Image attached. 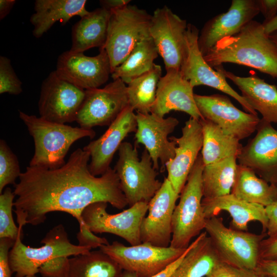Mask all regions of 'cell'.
Segmentation results:
<instances>
[{"label": "cell", "mask_w": 277, "mask_h": 277, "mask_svg": "<svg viewBox=\"0 0 277 277\" xmlns=\"http://www.w3.org/2000/svg\"><path fill=\"white\" fill-rule=\"evenodd\" d=\"M85 90L61 78L55 71L43 81L38 103L40 117L65 124L76 121Z\"/></svg>", "instance_id": "13"}, {"label": "cell", "mask_w": 277, "mask_h": 277, "mask_svg": "<svg viewBox=\"0 0 277 277\" xmlns=\"http://www.w3.org/2000/svg\"><path fill=\"white\" fill-rule=\"evenodd\" d=\"M194 97L202 118L216 124L239 140L248 137L256 130L261 120L258 115L240 110L227 96L194 94Z\"/></svg>", "instance_id": "16"}, {"label": "cell", "mask_w": 277, "mask_h": 277, "mask_svg": "<svg viewBox=\"0 0 277 277\" xmlns=\"http://www.w3.org/2000/svg\"><path fill=\"white\" fill-rule=\"evenodd\" d=\"M162 72L161 66L155 64L150 70L126 85L129 106L136 112L151 113Z\"/></svg>", "instance_id": "34"}, {"label": "cell", "mask_w": 277, "mask_h": 277, "mask_svg": "<svg viewBox=\"0 0 277 277\" xmlns=\"http://www.w3.org/2000/svg\"><path fill=\"white\" fill-rule=\"evenodd\" d=\"M186 249L158 247L146 243L127 246L117 241L100 247L124 270L132 272L137 277L154 275L178 259Z\"/></svg>", "instance_id": "9"}, {"label": "cell", "mask_w": 277, "mask_h": 277, "mask_svg": "<svg viewBox=\"0 0 277 277\" xmlns=\"http://www.w3.org/2000/svg\"><path fill=\"white\" fill-rule=\"evenodd\" d=\"M15 196L10 188H6L0 195V238L15 240L18 236L19 228L15 225L12 214Z\"/></svg>", "instance_id": "36"}, {"label": "cell", "mask_w": 277, "mask_h": 277, "mask_svg": "<svg viewBox=\"0 0 277 277\" xmlns=\"http://www.w3.org/2000/svg\"><path fill=\"white\" fill-rule=\"evenodd\" d=\"M137 128L136 114L128 106L97 139L90 142L83 149L90 155L89 169L94 176L102 175L110 168L113 156L123 140Z\"/></svg>", "instance_id": "20"}, {"label": "cell", "mask_w": 277, "mask_h": 277, "mask_svg": "<svg viewBox=\"0 0 277 277\" xmlns=\"http://www.w3.org/2000/svg\"><path fill=\"white\" fill-rule=\"evenodd\" d=\"M205 231L220 260L234 266L256 271L262 241L267 236L226 227L222 217L207 219Z\"/></svg>", "instance_id": "7"}, {"label": "cell", "mask_w": 277, "mask_h": 277, "mask_svg": "<svg viewBox=\"0 0 277 277\" xmlns=\"http://www.w3.org/2000/svg\"><path fill=\"white\" fill-rule=\"evenodd\" d=\"M108 203H93L83 211L81 217L95 233L115 234L134 246L142 243L141 227L148 209V203L138 202L117 214H111L106 209Z\"/></svg>", "instance_id": "10"}, {"label": "cell", "mask_w": 277, "mask_h": 277, "mask_svg": "<svg viewBox=\"0 0 277 277\" xmlns=\"http://www.w3.org/2000/svg\"><path fill=\"white\" fill-rule=\"evenodd\" d=\"M220 261L206 232H202L171 277H207Z\"/></svg>", "instance_id": "28"}, {"label": "cell", "mask_w": 277, "mask_h": 277, "mask_svg": "<svg viewBox=\"0 0 277 277\" xmlns=\"http://www.w3.org/2000/svg\"><path fill=\"white\" fill-rule=\"evenodd\" d=\"M256 271L234 266L225 262H219L207 277H258Z\"/></svg>", "instance_id": "39"}, {"label": "cell", "mask_w": 277, "mask_h": 277, "mask_svg": "<svg viewBox=\"0 0 277 277\" xmlns=\"http://www.w3.org/2000/svg\"><path fill=\"white\" fill-rule=\"evenodd\" d=\"M118 152L114 169L128 204L149 203L162 185L149 153L145 149L140 158L136 148L128 142L122 143Z\"/></svg>", "instance_id": "6"}, {"label": "cell", "mask_w": 277, "mask_h": 277, "mask_svg": "<svg viewBox=\"0 0 277 277\" xmlns=\"http://www.w3.org/2000/svg\"><path fill=\"white\" fill-rule=\"evenodd\" d=\"M70 268L68 256H60L44 263L38 269L43 277H67Z\"/></svg>", "instance_id": "38"}, {"label": "cell", "mask_w": 277, "mask_h": 277, "mask_svg": "<svg viewBox=\"0 0 277 277\" xmlns=\"http://www.w3.org/2000/svg\"><path fill=\"white\" fill-rule=\"evenodd\" d=\"M231 193L265 207L277 201V187L259 177L250 168L238 164Z\"/></svg>", "instance_id": "30"}, {"label": "cell", "mask_w": 277, "mask_h": 277, "mask_svg": "<svg viewBox=\"0 0 277 277\" xmlns=\"http://www.w3.org/2000/svg\"><path fill=\"white\" fill-rule=\"evenodd\" d=\"M258 277H270V276L258 274Z\"/></svg>", "instance_id": "51"}, {"label": "cell", "mask_w": 277, "mask_h": 277, "mask_svg": "<svg viewBox=\"0 0 277 277\" xmlns=\"http://www.w3.org/2000/svg\"><path fill=\"white\" fill-rule=\"evenodd\" d=\"M15 240L10 238H0V277H11L13 273L9 260L10 249Z\"/></svg>", "instance_id": "41"}, {"label": "cell", "mask_w": 277, "mask_h": 277, "mask_svg": "<svg viewBox=\"0 0 277 277\" xmlns=\"http://www.w3.org/2000/svg\"><path fill=\"white\" fill-rule=\"evenodd\" d=\"M182 132V136L179 137H169L176 143V147L174 158L165 164L167 178L179 194L186 184L203 143L202 127L199 120L190 117L185 122Z\"/></svg>", "instance_id": "22"}, {"label": "cell", "mask_w": 277, "mask_h": 277, "mask_svg": "<svg viewBox=\"0 0 277 277\" xmlns=\"http://www.w3.org/2000/svg\"><path fill=\"white\" fill-rule=\"evenodd\" d=\"M193 89L180 70H167L158 83L151 113L164 117L171 111H179L199 120L202 117L195 104Z\"/></svg>", "instance_id": "23"}, {"label": "cell", "mask_w": 277, "mask_h": 277, "mask_svg": "<svg viewBox=\"0 0 277 277\" xmlns=\"http://www.w3.org/2000/svg\"><path fill=\"white\" fill-rule=\"evenodd\" d=\"M18 228V236L9 254L10 268L13 273H16V277L35 275L39 268L51 259L86 254L92 249L71 243L62 224L49 230L41 242L44 245L39 248L25 245L22 242L23 228Z\"/></svg>", "instance_id": "5"}, {"label": "cell", "mask_w": 277, "mask_h": 277, "mask_svg": "<svg viewBox=\"0 0 277 277\" xmlns=\"http://www.w3.org/2000/svg\"><path fill=\"white\" fill-rule=\"evenodd\" d=\"M128 106L126 84L114 80L102 88L85 90L76 122L87 129L109 126Z\"/></svg>", "instance_id": "11"}, {"label": "cell", "mask_w": 277, "mask_h": 277, "mask_svg": "<svg viewBox=\"0 0 277 277\" xmlns=\"http://www.w3.org/2000/svg\"><path fill=\"white\" fill-rule=\"evenodd\" d=\"M269 36L277 46V31L270 34Z\"/></svg>", "instance_id": "50"}, {"label": "cell", "mask_w": 277, "mask_h": 277, "mask_svg": "<svg viewBox=\"0 0 277 277\" xmlns=\"http://www.w3.org/2000/svg\"><path fill=\"white\" fill-rule=\"evenodd\" d=\"M202 206L207 219L225 211L232 218L230 228L247 231L248 223L258 221L262 225V232L266 233L268 218L262 205L245 201L230 193L213 199L203 198Z\"/></svg>", "instance_id": "24"}, {"label": "cell", "mask_w": 277, "mask_h": 277, "mask_svg": "<svg viewBox=\"0 0 277 277\" xmlns=\"http://www.w3.org/2000/svg\"><path fill=\"white\" fill-rule=\"evenodd\" d=\"M151 15L135 5H128L111 11L104 49L113 70L121 64L140 41L150 36Z\"/></svg>", "instance_id": "8"}, {"label": "cell", "mask_w": 277, "mask_h": 277, "mask_svg": "<svg viewBox=\"0 0 277 277\" xmlns=\"http://www.w3.org/2000/svg\"><path fill=\"white\" fill-rule=\"evenodd\" d=\"M61 78L84 90L98 88L111 74L110 62L106 51L89 56L70 50L61 54L55 70Z\"/></svg>", "instance_id": "15"}, {"label": "cell", "mask_w": 277, "mask_h": 277, "mask_svg": "<svg viewBox=\"0 0 277 277\" xmlns=\"http://www.w3.org/2000/svg\"><path fill=\"white\" fill-rule=\"evenodd\" d=\"M159 53L149 37L138 42L125 60L111 73L113 80L120 79L126 85L134 78L150 70Z\"/></svg>", "instance_id": "31"}, {"label": "cell", "mask_w": 277, "mask_h": 277, "mask_svg": "<svg viewBox=\"0 0 277 277\" xmlns=\"http://www.w3.org/2000/svg\"><path fill=\"white\" fill-rule=\"evenodd\" d=\"M199 31L194 25L188 24L185 32V46L183 61L180 68L183 77L194 88L200 85L207 86L219 90L234 98L246 112L258 115L244 100L227 82L220 71L214 70L204 58L200 52L197 40Z\"/></svg>", "instance_id": "12"}, {"label": "cell", "mask_w": 277, "mask_h": 277, "mask_svg": "<svg viewBox=\"0 0 277 277\" xmlns=\"http://www.w3.org/2000/svg\"><path fill=\"white\" fill-rule=\"evenodd\" d=\"M137 128L135 142L142 144L149 153L155 169L164 170L166 163L175 156L176 143L169 140L168 135L179 123L174 117L164 118L154 113L136 112Z\"/></svg>", "instance_id": "18"}, {"label": "cell", "mask_w": 277, "mask_h": 277, "mask_svg": "<svg viewBox=\"0 0 277 277\" xmlns=\"http://www.w3.org/2000/svg\"><path fill=\"white\" fill-rule=\"evenodd\" d=\"M203 143L201 155L204 165L214 164L240 154L243 147L240 140L225 132L218 125L206 119L199 120Z\"/></svg>", "instance_id": "29"}, {"label": "cell", "mask_w": 277, "mask_h": 277, "mask_svg": "<svg viewBox=\"0 0 277 277\" xmlns=\"http://www.w3.org/2000/svg\"><path fill=\"white\" fill-rule=\"evenodd\" d=\"M256 2L264 21H270L277 15V0H256Z\"/></svg>", "instance_id": "44"}, {"label": "cell", "mask_w": 277, "mask_h": 277, "mask_svg": "<svg viewBox=\"0 0 277 277\" xmlns=\"http://www.w3.org/2000/svg\"><path fill=\"white\" fill-rule=\"evenodd\" d=\"M204 164L200 154L180 194L172 220V238L170 246L186 249L192 239L205 229L206 220L202 200V173Z\"/></svg>", "instance_id": "4"}, {"label": "cell", "mask_w": 277, "mask_h": 277, "mask_svg": "<svg viewBox=\"0 0 277 277\" xmlns=\"http://www.w3.org/2000/svg\"><path fill=\"white\" fill-rule=\"evenodd\" d=\"M188 24L167 6L155 9L151 15L150 36L163 60L166 70H180L185 46Z\"/></svg>", "instance_id": "14"}, {"label": "cell", "mask_w": 277, "mask_h": 277, "mask_svg": "<svg viewBox=\"0 0 277 277\" xmlns=\"http://www.w3.org/2000/svg\"><path fill=\"white\" fill-rule=\"evenodd\" d=\"M191 246V243L185 250V252L178 259L169 264L162 270L150 277H171L189 250Z\"/></svg>", "instance_id": "46"}, {"label": "cell", "mask_w": 277, "mask_h": 277, "mask_svg": "<svg viewBox=\"0 0 277 277\" xmlns=\"http://www.w3.org/2000/svg\"><path fill=\"white\" fill-rule=\"evenodd\" d=\"M90 159L88 151L78 148L59 168L27 167L14 186L18 227L39 225L53 211L69 213L80 224L83 210L93 203L106 202L118 209L128 205L114 169L94 176L89 169Z\"/></svg>", "instance_id": "1"}, {"label": "cell", "mask_w": 277, "mask_h": 277, "mask_svg": "<svg viewBox=\"0 0 277 277\" xmlns=\"http://www.w3.org/2000/svg\"><path fill=\"white\" fill-rule=\"evenodd\" d=\"M262 24L265 32L268 35L277 31V15L270 21H264Z\"/></svg>", "instance_id": "49"}, {"label": "cell", "mask_w": 277, "mask_h": 277, "mask_svg": "<svg viewBox=\"0 0 277 277\" xmlns=\"http://www.w3.org/2000/svg\"><path fill=\"white\" fill-rule=\"evenodd\" d=\"M260 12L256 0H232L226 12L210 18L202 29L197 44L203 56L220 40L238 33Z\"/></svg>", "instance_id": "21"}, {"label": "cell", "mask_w": 277, "mask_h": 277, "mask_svg": "<svg viewBox=\"0 0 277 277\" xmlns=\"http://www.w3.org/2000/svg\"><path fill=\"white\" fill-rule=\"evenodd\" d=\"M23 91L22 83L17 76L11 60L6 56H0V94L8 93L18 95Z\"/></svg>", "instance_id": "37"}, {"label": "cell", "mask_w": 277, "mask_h": 277, "mask_svg": "<svg viewBox=\"0 0 277 277\" xmlns=\"http://www.w3.org/2000/svg\"><path fill=\"white\" fill-rule=\"evenodd\" d=\"M15 3V0H0V20L10 13Z\"/></svg>", "instance_id": "48"}, {"label": "cell", "mask_w": 277, "mask_h": 277, "mask_svg": "<svg viewBox=\"0 0 277 277\" xmlns=\"http://www.w3.org/2000/svg\"><path fill=\"white\" fill-rule=\"evenodd\" d=\"M256 271L261 275L277 277V260H260Z\"/></svg>", "instance_id": "45"}, {"label": "cell", "mask_w": 277, "mask_h": 277, "mask_svg": "<svg viewBox=\"0 0 277 277\" xmlns=\"http://www.w3.org/2000/svg\"><path fill=\"white\" fill-rule=\"evenodd\" d=\"M237 157L204 165L202 173L203 198L213 199L231 193L237 166Z\"/></svg>", "instance_id": "33"}, {"label": "cell", "mask_w": 277, "mask_h": 277, "mask_svg": "<svg viewBox=\"0 0 277 277\" xmlns=\"http://www.w3.org/2000/svg\"><path fill=\"white\" fill-rule=\"evenodd\" d=\"M21 172L19 162L6 142L0 140V193L9 184H15V181Z\"/></svg>", "instance_id": "35"}, {"label": "cell", "mask_w": 277, "mask_h": 277, "mask_svg": "<svg viewBox=\"0 0 277 277\" xmlns=\"http://www.w3.org/2000/svg\"><path fill=\"white\" fill-rule=\"evenodd\" d=\"M26 277H37L36 275H28Z\"/></svg>", "instance_id": "52"}, {"label": "cell", "mask_w": 277, "mask_h": 277, "mask_svg": "<svg viewBox=\"0 0 277 277\" xmlns=\"http://www.w3.org/2000/svg\"><path fill=\"white\" fill-rule=\"evenodd\" d=\"M130 2V0H101L100 4L101 8L111 11L129 5Z\"/></svg>", "instance_id": "47"}, {"label": "cell", "mask_w": 277, "mask_h": 277, "mask_svg": "<svg viewBox=\"0 0 277 277\" xmlns=\"http://www.w3.org/2000/svg\"><path fill=\"white\" fill-rule=\"evenodd\" d=\"M256 130L255 136L243 146L237 160L277 187V130L262 118Z\"/></svg>", "instance_id": "19"}, {"label": "cell", "mask_w": 277, "mask_h": 277, "mask_svg": "<svg viewBox=\"0 0 277 277\" xmlns=\"http://www.w3.org/2000/svg\"><path fill=\"white\" fill-rule=\"evenodd\" d=\"M19 117L26 126L34 143V153L29 166L55 169L66 163L65 157L76 141L95 135L93 129L73 127L55 123L19 111Z\"/></svg>", "instance_id": "3"}, {"label": "cell", "mask_w": 277, "mask_h": 277, "mask_svg": "<svg viewBox=\"0 0 277 277\" xmlns=\"http://www.w3.org/2000/svg\"><path fill=\"white\" fill-rule=\"evenodd\" d=\"M80 230L76 235L78 245L90 247L91 249L100 247L103 245L109 243L105 238H101L95 235L83 221L79 224Z\"/></svg>", "instance_id": "40"}, {"label": "cell", "mask_w": 277, "mask_h": 277, "mask_svg": "<svg viewBox=\"0 0 277 277\" xmlns=\"http://www.w3.org/2000/svg\"><path fill=\"white\" fill-rule=\"evenodd\" d=\"M180 197L165 177L160 189L148 203V215L141 227L142 243L167 247L172 238V220L176 202Z\"/></svg>", "instance_id": "17"}, {"label": "cell", "mask_w": 277, "mask_h": 277, "mask_svg": "<svg viewBox=\"0 0 277 277\" xmlns=\"http://www.w3.org/2000/svg\"><path fill=\"white\" fill-rule=\"evenodd\" d=\"M260 260H277V236L268 237L262 241Z\"/></svg>", "instance_id": "42"}, {"label": "cell", "mask_w": 277, "mask_h": 277, "mask_svg": "<svg viewBox=\"0 0 277 277\" xmlns=\"http://www.w3.org/2000/svg\"><path fill=\"white\" fill-rule=\"evenodd\" d=\"M86 0H36L34 13L30 18L33 25V35L40 38L58 21L63 25L75 16L82 17L89 11Z\"/></svg>", "instance_id": "26"}, {"label": "cell", "mask_w": 277, "mask_h": 277, "mask_svg": "<svg viewBox=\"0 0 277 277\" xmlns=\"http://www.w3.org/2000/svg\"><path fill=\"white\" fill-rule=\"evenodd\" d=\"M67 277H123L124 270L100 249L69 259Z\"/></svg>", "instance_id": "32"}, {"label": "cell", "mask_w": 277, "mask_h": 277, "mask_svg": "<svg viewBox=\"0 0 277 277\" xmlns=\"http://www.w3.org/2000/svg\"><path fill=\"white\" fill-rule=\"evenodd\" d=\"M111 11L101 7L81 17L72 27L70 51L84 53L94 47L103 48L106 42Z\"/></svg>", "instance_id": "27"}, {"label": "cell", "mask_w": 277, "mask_h": 277, "mask_svg": "<svg viewBox=\"0 0 277 277\" xmlns=\"http://www.w3.org/2000/svg\"><path fill=\"white\" fill-rule=\"evenodd\" d=\"M222 72L239 89L242 96L262 118L272 123H277V87L269 84L255 75L247 77L237 76L226 71L223 65L213 68Z\"/></svg>", "instance_id": "25"}, {"label": "cell", "mask_w": 277, "mask_h": 277, "mask_svg": "<svg viewBox=\"0 0 277 277\" xmlns=\"http://www.w3.org/2000/svg\"><path fill=\"white\" fill-rule=\"evenodd\" d=\"M203 57L212 68L231 63L277 78V46L265 32L262 23L254 20L235 35L219 41Z\"/></svg>", "instance_id": "2"}, {"label": "cell", "mask_w": 277, "mask_h": 277, "mask_svg": "<svg viewBox=\"0 0 277 277\" xmlns=\"http://www.w3.org/2000/svg\"><path fill=\"white\" fill-rule=\"evenodd\" d=\"M268 218L266 233L268 237L277 236V201L265 207Z\"/></svg>", "instance_id": "43"}]
</instances>
